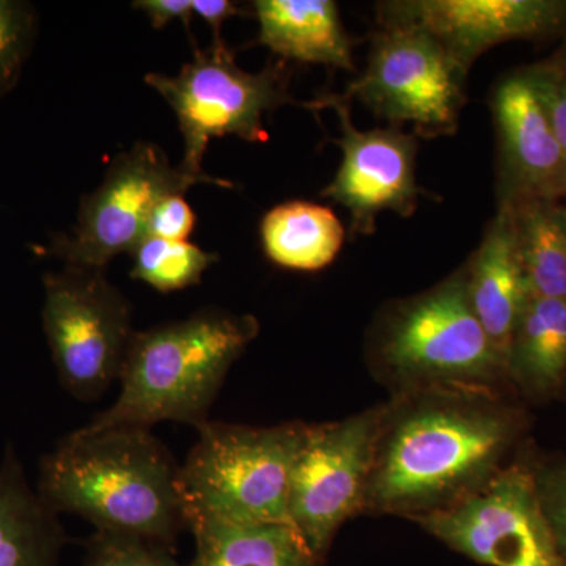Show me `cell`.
Returning a JSON list of instances; mask_svg holds the SVG:
<instances>
[{"instance_id":"obj_1","label":"cell","mask_w":566,"mask_h":566,"mask_svg":"<svg viewBox=\"0 0 566 566\" xmlns=\"http://www.w3.org/2000/svg\"><path fill=\"white\" fill-rule=\"evenodd\" d=\"M523 430L495 392H401L385 406L365 509L416 520L457 504L509 465Z\"/></svg>"},{"instance_id":"obj_2","label":"cell","mask_w":566,"mask_h":566,"mask_svg":"<svg viewBox=\"0 0 566 566\" xmlns=\"http://www.w3.org/2000/svg\"><path fill=\"white\" fill-rule=\"evenodd\" d=\"M36 493L57 515L96 532L134 536L172 551L188 528L180 464L150 428L76 430L40 461Z\"/></svg>"},{"instance_id":"obj_3","label":"cell","mask_w":566,"mask_h":566,"mask_svg":"<svg viewBox=\"0 0 566 566\" xmlns=\"http://www.w3.org/2000/svg\"><path fill=\"white\" fill-rule=\"evenodd\" d=\"M259 329L252 315L207 308L134 333L117 400L80 430L95 433L161 422L202 427L230 368Z\"/></svg>"},{"instance_id":"obj_4","label":"cell","mask_w":566,"mask_h":566,"mask_svg":"<svg viewBox=\"0 0 566 566\" xmlns=\"http://www.w3.org/2000/svg\"><path fill=\"white\" fill-rule=\"evenodd\" d=\"M375 357L401 392L424 389L499 394L510 382L504 357L472 311L465 266L395 305L379 324Z\"/></svg>"},{"instance_id":"obj_5","label":"cell","mask_w":566,"mask_h":566,"mask_svg":"<svg viewBox=\"0 0 566 566\" xmlns=\"http://www.w3.org/2000/svg\"><path fill=\"white\" fill-rule=\"evenodd\" d=\"M305 423L211 422L180 464L188 528L202 521L286 523L293 465Z\"/></svg>"},{"instance_id":"obj_6","label":"cell","mask_w":566,"mask_h":566,"mask_svg":"<svg viewBox=\"0 0 566 566\" xmlns=\"http://www.w3.org/2000/svg\"><path fill=\"white\" fill-rule=\"evenodd\" d=\"M145 82L177 115L185 140L181 169L200 178L211 177L202 166L211 139L237 136L264 144V117L282 104L294 103L285 63H270L259 73H248L237 65L223 40H212L207 50L193 46L192 61L182 65L177 76L148 73Z\"/></svg>"},{"instance_id":"obj_7","label":"cell","mask_w":566,"mask_h":566,"mask_svg":"<svg viewBox=\"0 0 566 566\" xmlns=\"http://www.w3.org/2000/svg\"><path fill=\"white\" fill-rule=\"evenodd\" d=\"M43 329L63 389L95 401L122 376L133 308L106 270L65 266L43 277Z\"/></svg>"},{"instance_id":"obj_8","label":"cell","mask_w":566,"mask_h":566,"mask_svg":"<svg viewBox=\"0 0 566 566\" xmlns=\"http://www.w3.org/2000/svg\"><path fill=\"white\" fill-rule=\"evenodd\" d=\"M196 185L229 186L174 167L150 142L115 156L96 191L82 199L77 222L69 233L52 234L50 244L33 245L35 255L61 260L65 266L106 270L120 253H132L147 238L156 205Z\"/></svg>"},{"instance_id":"obj_9","label":"cell","mask_w":566,"mask_h":566,"mask_svg":"<svg viewBox=\"0 0 566 566\" xmlns=\"http://www.w3.org/2000/svg\"><path fill=\"white\" fill-rule=\"evenodd\" d=\"M385 406L305 424L290 483L289 517L319 558L346 520L365 509Z\"/></svg>"},{"instance_id":"obj_10","label":"cell","mask_w":566,"mask_h":566,"mask_svg":"<svg viewBox=\"0 0 566 566\" xmlns=\"http://www.w3.org/2000/svg\"><path fill=\"white\" fill-rule=\"evenodd\" d=\"M415 521L476 564L564 566L531 464H509L463 501Z\"/></svg>"},{"instance_id":"obj_11","label":"cell","mask_w":566,"mask_h":566,"mask_svg":"<svg viewBox=\"0 0 566 566\" xmlns=\"http://www.w3.org/2000/svg\"><path fill=\"white\" fill-rule=\"evenodd\" d=\"M465 71L427 32L382 25L371 44L367 70L349 85L379 117L412 123L424 137L452 134L464 104Z\"/></svg>"},{"instance_id":"obj_12","label":"cell","mask_w":566,"mask_h":566,"mask_svg":"<svg viewBox=\"0 0 566 566\" xmlns=\"http://www.w3.org/2000/svg\"><path fill=\"white\" fill-rule=\"evenodd\" d=\"M315 106L337 112L342 137L335 144L344 151L340 169L322 196L344 205L356 233H374L376 216L382 211L411 216L420 196L415 137L394 128L360 132L342 96H324Z\"/></svg>"},{"instance_id":"obj_13","label":"cell","mask_w":566,"mask_h":566,"mask_svg":"<svg viewBox=\"0 0 566 566\" xmlns=\"http://www.w3.org/2000/svg\"><path fill=\"white\" fill-rule=\"evenodd\" d=\"M382 25H406L433 36L468 73L497 44L566 33V0H416L381 7Z\"/></svg>"},{"instance_id":"obj_14","label":"cell","mask_w":566,"mask_h":566,"mask_svg":"<svg viewBox=\"0 0 566 566\" xmlns=\"http://www.w3.org/2000/svg\"><path fill=\"white\" fill-rule=\"evenodd\" d=\"M499 140V207L566 196V161L526 69L499 81L491 99Z\"/></svg>"},{"instance_id":"obj_15","label":"cell","mask_w":566,"mask_h":566,"mask_svg":"<svg viewBox=\"0 0 566 566\" xmlns=\"http://www.w3.org/2000/svg\"><path fill=\"white\" fill-rule=\"evenodd\" d=\"M465 275L472 311L506 364L513 334L532 297L510 208L499 207L482 243L465 264Z\"/></svg>"},{"instance_id":"obj_16","label":"cell","mask_w":566,"mask_h":566,"mask_svg":"<svg viewBox=\"0 0 566 566\" xmlns=\"http://www.w3.org/2000/svg\"><path fill=\"white\" fill-rule=\"evenodd\" d=\"M259 43L285 61L354 70L352 40L333 0H256Z\"/></svg>"},{"instance_id":"obj_17","label":"cell","mask_w":566,"mask_h":566,"mask_svg":"<svg viewBox=\"0 0 566 566\" xmlns=\"http://www.w3.org/2000/svg\"><path fill=\"white\" fill-rule=\"evenodd\" d=\"M66 534L33 490L13 447L0 461V566H57Z\"/></svg>"},{"instance_id":"obj_18","label":"cell","mask_w":566,"mask_h":566,"mask_svg":"<svg viewBox=\"0 0 566 566\" xmlns=\"http://www.w3.org/2000/svg\"><path fill=\"white\" fill-rule=\"evenodd\" d=\"M506 374L532 400H546L565 390V300H528L506 354Z\"/></svg>"},{"instance_id":"obj_19","label":"cell","mask_w":566,"mask_h":566,"mask_svg":"<svg viewBox=\"0 0 566 566\" xmlns=\"http://www.w3.org/2000/svg\"><path fill=\"white\" fill-rule=\"evenodd\" d=\"M189 531L196 554L188 566H323L292 523L202 521Z\"/></svg>"},{"instance_id":"obj_20","label":"cell","mask_w":566,"mask_h":566,"mask_svg":"<svg viewBox=\"0 0 566 566\" xmlns=\"http://www.w3.org/2000/svg\"><path fill=\"white\" fill-rule=\"evenodd\" d=\"M260 234L271 262L303 273H315L333 263L345 240L344 226L333 210L304 200L268 211Z\"/></svg>"},{"instance_id":"obj_21","label":"cell","mask_w":566,"mask_h":566,"mask_svg":"<svg viewBox=\"0 0 566 566\" xmlns=\"http://www.w3.org/2000/svg\"><path fill=\"white\" fill-rule=\"evenodd\" d=\"M531 296L566 301V218L553 200L510 205Z\"/></svg>"},{"instance_id":"obj_22","label":"cell","mask_w":566,"mask_h":566,"mask_svg":"<svg viewBox=\"0 0 566 566\" xmlns=\"http://www.w3.org/2000/svg\"><path fill=\"white\" fill-rule=\"evenodd\" d=\"M132 277L159 293L180 292L202 282L205 271L218 262L216 253L189 241L147 237L132 252Z\"/></svg>"},{"instance_id":"obj_23","label":"cell","mask_w":566,"mask_h":566,"mask_svg":"<svg viewBox=\"0 0 566 566\" xmlns=\"http://www.w3.org/2000/svg\"><path fill=\"white\" fill-rule=\"evenodd\" d=\"M39 35V13L24 0H0V98L22 76Z\"/></svg>"},{"instance_id":"obj_24","label":"cell","mask_w":566,"mask_h":566,"mask_svg":"<svg viewBox=\"0 0 566 566\" xmlns=\"http://www.w3.org/2000/svg\"><path fill=\"white\" fill-rule=\"evenodd\" d=\"M82 566H182L167 547L134 536L95 532Z\"/></svg>"},{"instance_id":"obj_25","label":"cell","mask_w":566,"mask_h":566,"mask_svg":"<svg viewBox=\"0 0 566 566\" xmlns=\"http://www.w3.org/2000/svg\"><path fill=\"white\" fill-rule=\"evenodd\" d=\"M536 491L554 539L562 565L566 566V460L543 461L532 465Z\"/></svg>"},{"instance_id":"obj_26","label":"cell","mask_w":566,"mask_h":566,"mask_svg":"<svg viewBox=\"0 0 566 566\" xmlns=\"http://www.w3.org/2000/svg\"><path fill=\"white\" fill-rule=\"evenodd\" d=\"M526 71L536 95L545 106L554 136L560 145L566 161V76L547 70L539 63L527 66Z\"/></svg>"},{"instance_id":"obj_27","label":"cell","mask_w":566,"mask_h":566,"mask_svg":"<svg viewBox=\"0 0 566 566\" xmlns=\"http://www.w3.org/2000/svg\"><path fill=\"white\" fill-rule=\"evenodd\" d=\"M196 227V214L181 193H172L156 205L147 227V237L188 241Z\"/></svg>"},{"instance_id":"obj_28","label":"cell","mask_w":566,"mask_h":566,"mask_svg":"<svg viewBox=\"0 0 566 566\" xmlns=\"http://www.w3.org/2000/svg\"><path fill=\"white\" fill-rule=\"evenodd\" d=\"M133 7L144 11L155 29L166 28L175 20L182 21L186 29L191 24L192 0H137Z\"/></svg>"},{"instance_id":"obj_29","label":"cell","mask_w":566,"mask_h":566,"mask_svg":"<svg viewBox=\"0 0 566 566\" xmlns=\"http://www.w3.org/2000/svg\"><path fill=\"white\" fill-rule=\"evenodd\" d=\"M192 13L199 14L210 25L212 32H214V40H222L223 22L243 13V11L237 2H230V0H192Z\"/></svg>"},{"instance_id":"obj_30","label":"cell","mask_w":566,"mask_h":566,"mask_svg":"<svg viewBox=\"0 0 566 566\" xmlns=\"http://www.w3.org/2000/svg\"><path fill=\"white\" fill-rule=\"evenodd\" d=\"M538 63L547 70L556 71V73H560L566 76V33L564 35V40H562L560 46L554 51V54H551L546 61Z\"/></svg>"},{"instance_id":"obj_31","label":"cell","mask_w":566,"mask_h":566,"mask_svg":"<svg viewBox=\"0 0 566 566\" xmlns=\"http://www.w3.org/2000/svg\"><path fill=\"white\" fill-rule=\"evenodd\" d=\"M557 203H558V207H560V210H562V212H564L565 218H566V196L564 197V199L558 200Z\"/></svg>"},{"instance_id":"obj_32","label":"cell","mask_w":566,"mask_h":566,"mask_svg":"<svg viewBox=\"0 0 566 566\" xmlns=\"http://www.w3.org/2000/svg\"><path fill=\"white\" fill-rule=\"evenodd\" d=\"M565 390H566V386H565Z\"/></svg>"}]
</instances>
